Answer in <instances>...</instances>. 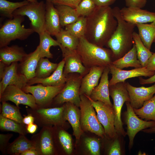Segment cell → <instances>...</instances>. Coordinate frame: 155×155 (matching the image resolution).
Listing matches in <instances>:
<instances>
[{
    "label": "cell",
    "instance_id": "24",
    "mask_svg": "<svg viewBox=\"0 0 155 155\" xmlns=\"http://www.w3.org/2000/svg\"><path fill=\"white\" fill-rule=\"evenodd\" d=\"M41 58L38 46L33 52L28 54L24 60L18 64V71L28 81L35 78L38 63Z\"/></svg>",
    "mask_w": 155,
    "mask_h": 155
},
{
    "label": "cell",
    "instance_id": "38",
    "mask_svg": "<svg viewBox=\"0 0 155 155\" xmlns=\"http://www.w3.org/2000/svg\"><path fill=\"white\" fill-rule=\"evenodd\" d=\"M28 0L19 2H12L7 0H0V15L1 16L11 19L13 13L17 9L27 4Z\"/></svg>",
    "mask_w": 155,
    "mask_h": 155
},
{
    "label": "cell",
    "instance_id": "55",
    "mask_svg": "<svg viewBox=\"0 0 155 155\" xmlns=\"http://www.w3.org/2000/svg\"><path fill=\"white\" fill-rule=\"evenodd\" d=\"M154 150H155V147H154Z\"/></svg>",
    "mask_w": 155,
    "mask_h": 155
},
{
    "label": "cell",
    "instance_id": "31",
    "mask_svg": "<svg viewBox=\"0 0 155 155\" xmlns=\"http://www.w3.org/2000/svg\"><path fill=\"white\" fill-rule=\"evenodd\" d=\"M57 10L61 26L64 27L77 21L80 16L75 9L63 5H54Z\"/></svg>",
    "mask_w": 155,
    "mask_h": 155
},
{
    "label": "cell",
    "instance_id": "37",
    "mask_svg": "<svg viewBox=\"0 0 155 155\" xmlns=\"http://www.w3.org/2000/svg\"><path fill=\"white\" fill-rule=\"evenodd\" d=\"M58 65V64L50 61L48 58H41L38 63L35 77L44 78L49 77L56 69Z\"/></svg>",
    "mask_w": 155,
    "mask_h": 155
},
{
    "label": "cell",
    "instance_id": "16",
    "mask_svg": "<svg viewBox=\"0 0 155 155\" xmlns=\"http://www.w3.org/2000/svg\"><path fill=\"white\" fill-rule=\"evenodd\" d=\"M59 47L65 61L63 71L64 76L66 77L69 73H79L81 76L84 75L87 69L83 64L76 50L64 47L61 44Z\"/></svg>",
    "mask_w": 155,
    "mask_h": 155
},
{
    "label": "cell",
    "instance_id": "3",
    "mask_svg": "<svg viewBox=\"0 0 155 155\" xmlns=\"http://www.w3.org/2000/svg\"><path fill=\"white\" fill-rule=\"evenodd\" d=\"M76 50L87 69L94 66L108 67L113 61L110 49L90 42L84 36L79 38Z\"/></svg>",
    "mask_w": 155,
    "mask_h": 155
},
{
    "label": "cell",
    "instance_id": "27",
    "mask_svg": "<svg viewBox=\"0 0 155 155\" xmlns=\"http://www.w3.org/2000/svg\"><path fill=\"white\" fill-rule=\"evenodd\" d=\"M25 135L19 134L13 142L10 143L7 149L6 154L20 155L28 150L35 148L32 141L28 139Z\"/></svg>",
    "mask_w": 155,
    "mask_h": 155
},
{
    "label": "cell",
    "instance_id": "30",
    "mask_svg": "<svg viewBox=\"0 0 155 155\" xmlns=\"http://www.w3.org/2000/svg\"><path fill=\"white\" fill-rule=\"evenodd\" d=\"M136 26L142 41L145 46L150 50L155 38V21L150 24H138Z\"/></svg>",
    "mask_w": 155,
    "mask_h": 155
},
{
    "label": "cell",
    "instance_id": "50",
    "mask_svg": "<svg viewBox=\"0 0 155 155\" xmlns=\"http://www.w3.org/2000/svg\"><path fill=\"white\" fill-rule=\"evenodd\" d=\"M38 125L34 123L26 125V127L28 133L33 134L36 132L37 128Z\"/></svg>",
    "mask_w": 155,
    "mask_h": 155
},
{
    "label": "cell",
    "instance_id": "8",
    "mask_svg": "<svg viewBox=\"0 0 155 155\" xmlns=\"http://www.w3.org/2000/svg\"><path fill=\"white\" fill-rule=\"evenodd\" d=\"M80 98L82 128L84 131H90L103 138L105 136L104 128L98 120L94 107L85 95H80Z\"/></svg>",
    "mask_w": 155,
    "mask_h": 155
},
{
    "label": "cell",
    "instance_id": "53",
    "mask_svg": "<svg viewBox=\"0 0 155 155\" xmlns=\"http://www.w3.org/2000/svg\"><path fill=\"white\" fill-rule=\"evenodd\" d=\"M142 131L147 133H155V127L147 128L143 130Z\"/></svg>",
    "mask_w": 155,
    "mask_h": 155
},
{
    "label": "cell",
    "instance_id": "32",
    "mask_svg": "<svg viewBox=\"0 0 155 155\" xmlns=\"http://www.w3.org/2000/svg\"><path fill=\"white\" fill-rule=\"evenodd\" d=\"M40 42L38 45L41 57L52 58L53 55L50 51L52 46H59L60 44L56 40L54 39L46 30L39 34Z\"/></svg>",
    "mask_w": 155,
    "mask_h": 155
},
{
    "label": "cell",
    "instance_id": "43",
    "mask_svg": "<svg viewBox=\"0 0 155 155\" xmlns=\"http://www.w3.org/2000/svg\"><path fill=\"white\" fill-rule=\"evenodd\" d=\"M84 142L86 148L91 154H100V146L99 140L94 138L87 137L85 139Z\"/></svg>",
    "mask_w": 155,
    "mask_h": 155
},
{
    "label": "cell",
    "instance_id": "36",
    "mask_svg": "<svg viewBox=\"0 0 155 155\" xmlns=\"http://www.w3.org/2000/svg\"><path fill=\"white\" fill-rule=\"evenodd\" d=\"M55 36L56 40L63 47L72 50H76L79 43V38L62 28Z\"/></svg>",
    "mask_w": 155,
    "mask_h": 155
},
{
    "label": "cell",
    "instance_id": "49",
    "mask_svg": "<svg viewBox=\"0 0 155 155\" xmlns=\"http://www.w3.org/2000/svg\"><path fill=\"white\" fill-rule=\"evenodd\" d=\"M139 80L140 83L142 85L155 83V73L148 79H144L140 77Z\"/></svg>",
    "mask_w": 155,
    "mask_h": 155
},
{
    "label": "cell",
    "instance_id": "34",
    "mask_svg": "<svg viewBox=\"0 0 155 155\" xmlns=\"http://www.w3.org/2000/svg\"><path fill=\"white\" fill-rule=\"evenodd\" d=\"M133 109L139 117L146 121H155V94L151 98L144 102L141 107Z\"/></svg>",
    "mask_w": 155,
    "mask_h": 155
},
{
    "label": "cell",
    "instance_id": "2",
    "mask_svg": "<svg viewBox=\"0 0 155 155\" xmlns=\"http://www.w3.org/2000/svg\"><path fill=\"white\" fill-rule=\"evenodd\" d=\"M113 14L118 24L117 28L106 45L113 53V61L123 56L133 47V34L136 25L125 21L118 7L112 8Z\"/></svg>",
    "mask_w": 155,
    "mask_h": 155
},
{
    "label": "cell",
    "instance_id": "13",
    "mask_svg": "<svg viewBox=\"0 0 155 155\" xmlns=\"http://www.w3.org/2000/svg\"><path fill=\"white\" fill-rule=\"evenodd\" d=\"M18 67V62H15L5 67L2 75L0 77V96L9 85H14L22 89L28 85V80L19 72Z\"/></svg>",
    "mask_w": 155,
    "mask_h": 155
},
{
    "label": "cell",
    "instance_id": "44",
    "mask_svg": "<svg viewBox=\"0 0 155 155\" xmlns=\"http://www.w3.org/2000/svg\"><path fill=\"white\" fill-rule=\"evenodd\" d=\"M13 135L12 133L0 134V150L3 154H6L9 140Z\"/></svg>",
    "mask_w": 155,
    "mask_h": 155
},
{
    "label": "cell",
    "instance_id": "12",
    "mask_svg": "<svg viewBox=\"0 0 155 155\" xmlns=\"http://www.w3.org/2000/svg\"><path fill=\"white\" fill-rule=\"evenodd\" d=\"M82 78L81 75L67 78L63 88L52 102L61 104L69 102L80 107L81 102L80 90Z\"/></svg>",
    "mask_w": 155,
    "mask_h": 155
},
{
    "label": "cell",
    "instance_id": "47",
    "mask_svg": "<svg viewBox=\"0 0 155 155\" xmlns=\"http://www.w3.org/2000/svg\"><path fill=\"white\" fill-rule=\"evenodd\" d=\"M97 7L110 6L114 4L116 0H92Z\"/></svg>",
    "mask_w": 155,
    "mask_h": 155
},
{
    "label": "cell",
    "instance_id": "29",
    "mask_svg": "<svg viewBox=\"0 0 155 155\" xmlns=\"http://www.w3.org/2000/svg\"><path fill=\"white\" fill-rule=\"evenodd\" d=\"M62 127L54 126L53 137L57 140L61 147L66 153L70 154L72 150V143L71 135Z\"/></svg>",
    "mask_w": 155,
    "mask_h": 155
},
{
    "label": "cell",
    "instance_id": "10",
    "mask_svg": "<svg viewBox=\"0 0 155 155\" xmlns=\"http://www.w3.org/2000/svg\"><path fill=\"white\" fill-rule=\"evenodd\" d=\"M85 95L89 100L96 112L98 120L104 128L105 136L108 139L113 138L117 133L114 125L115 114L113 107L101 101H95L90 96Z\"/></svg>",
    "mask_w": 155,
    "mask_h": 155
},
{
    "label": "cell",
    "instance_id": "11",
    "mask_svg": "<svg viewBox=\"0 0 155 155\" xmlns=\"http://www.w3.org/2000/svg\"><path fill=\"white\" fill-rule=\"evenodd\" d=\"M64 86H44L38 84L34 86L27 85L22 90L26 93H30L32 95L38 106L48 107Z\"/></svg>",
    "mask_w": 155,
    "mask_h": 155
},
{
    "label": "cell",
    "instance_id": "21",
    "mask_svg": "<svg viewBox=\"0 0 155 155\" xmlns=\"http://www.w3.org/2000/svg\"><path fill=\"white\" fill-rule=\"evenodd\" d=\"M65 61L64 59L58 64L56 69L49 77L44 78H33L28 81V85L40 84L44 86H61L65 85L67 79L63 73Z\"/></svg>",
    "mask_w": 155,
    "mask_h": 155
},
{
    "label": "cell",
    "instance_id": "18",
    "mask_svg": "<svg viewBox=\"0 0 155 155\" xmlns=\"http://www.w3.org/2000/svg\"><path fill=\"white\" fill-rule=\"evenodd\" d=\"M120 11L123 20L135 25L155 21V12L142 8L125 7Z\"/></svg>",
    "mask_w": 155,
    "mask_h": 155
},
{
    "label": "cell",
    "instance_id": "1",
    "mask_svg": "<svg viewBox=\"0 0 155 155\" xmlns=\"http://www.w3.org/2000/svg\"><path fill=\"white\" fill-rule=\"evenodd\" d=\"M84 37L89 42L103 47L115 31L117 22L110 6H96L93 11L86 17Z\"/></svg>",
    "mask_w": 155,
    "mask_h": 155
},
{
    "label": "cell",
    "instance_id": "33",
    "mask_svg": "<svg viewBox=\"0 0 155 155\" xmlns=\"http://www.w3.org/2000/svg\"><path fill=\"white\" fill-rule=\"evenodd\" d=\"M133 37L136 48L138 59L142 67H146L148 61L153 53L145 46L138 33L134 31Z\"/></svg>",
    "mask_w": 155,
    "mask_h": 155
},
{
    "label": "cell",
    "instance_id": "52",
    "mask_svg": "<svg viewBox=\"0 0 155 155\" xmlns=\"http://www.w3.org/2000/svg\"><path fill=\"white\" fill-rule=\"evenodd\" d=\"M20 155H39V154L35 148H33L24 152Z\"/></svg>",
    "mask_w": 155,
    "mask_h": 155
},
{
    "label": "cell",
    "instance_id": "46",
    "mask_svg": "<svg viewBox=\"0 0 155 155\" xmlns=\"http://www.w3.org/2000/svg\"><path fill=\"white\" fill-rule=\"evenodd\" d=\"M126 7L142 8L146 5L147 0H124Z\"/></svg>",
    "mask_w": 155,
    "mask_h": 155
},
{
    "label": "cell",
    "instance_id": "5",
    "mask_svg": "<svg viewBox=\"0 0 155 155\" xmlns=\"http://www.w3.org/2000/svg\"><path fill=\"white\" fill-rule=\"evenodd\" d=\"M64 106L58 107H44L38 106L26 109L27 114L33 116L34 122L38 126L43 127L59 126L63 127L65 123L63 117Z\"/></svg>",
    "mask_w": 155,
    "mask_h": 155
},
{
    "label": "cell",
    "instance_id": "22",
    "mask_svg": "<svg viewBox=\"0 0 155 155\" xmlns=\"http://www.w3.org/2000/svg\"><path fill=\"white\" fill-rule=\"evenodd\" d=\"M105 67L94 66L82 78L80 94L90 96L94 89L98 85L99 80Z\"/></svg>",
    "mask_w": 155,
    "mask_h": 155
},
{
    "label": "cell",
    "instance_id": "15",
    "mask_svg": "<svg viewBox=\"0 0 155 155\" xmlns=\"http://www.w3.org/2000/svg\"><path fill=\"white\" fill-rule=\"evenodd\" d=\"M30 140L39 155H52L55 154L52 127H42L38 133L32 136Z\"/></svg>",
    "mask_w": 155,
    "mask_h": 155
},
{
    "label": "cell",
    "instance_id": "17",
    "mask_svg": "<svg viewBox=\"0 0 155 155\" xmlns=\"http://www.w3.org/2000/svg\"><path fill=\"white\" fill-rule=\"evenodd\" d=\"M125 85L130 98V103L133 108L141 107L145 101L151 98L155 94V84L145 87H137L125 82Z\"/></svg>",
    "mask_w": 155,
    "mask_h": 155
},
{
    "label": "cell",
    "instance_id": "48",
    "mask_svg": "<svg viewBox=\"0 0 155 155\" xmlns=\"http://www.w3.org/2000/svg\"><path fill=\"white\" fill-rule=\"evenodd\" d=\"M146 67L149 71H155V53H153L149 59Z\"/></svg>",
    "mask_w": 155,
    "mask_h": 155
},
{
    "label": "cell",
    "instance_id": "19",
    "mask_svg": "<svg viewBox=\"0 0 155 155\" xmlns=\"http://www.w3.org/2000/svg\"><path fill=\"white\" fill-rule=\"evenodd\" d=\"M109 67L112 78L109 81V86L120 82H124L127 79L144 76L150 77L155 73V71L148 70L146 67L135 68L126 70L118 68L112 64Z\"/></svg>",
    "mask_w": 155,
    "mask_h": 155
},
{
    "label": "cell",
    "instance_id": "26",
    "mask_svg": "<svg viewBox=\"0 0 155 155\" xmlns=\"http://www.w3.org/2000/svg\"><path fill=\"white\" fill-rule=\"evenodd\" d=\"M27 54L22 47L7 45L0 48V62L8 66L14 62H22Z\"/></svg>",
    "mask_w": 155,
    "mask_h": 155
},
{
    "label": "cell",
    "instance_id": "28",
    "mask_svg": "<svg viewBox=\"0 0 155 155\" xmlns=\"http://www.w3.org/2000/svg\"><path fill=\"white\" fill-rule=\"evenodd\" d=\"M112 64L116 67L121 69L129 67L135 68L142 67L137 58L134 43L129 51L122 57L113 61Z\"/></svg>",
    "mask_w": 155,
    "mask_h": 155
},
{
    "label": "cell",
    "instance_id": "23",
    "mask_svg": "<svg viewBox=\"0 0 155 155\" xmlns=\"http://www.w3.org/2000/svg\"><path fill=\"white\" fill-rule=\"evenodd\" d=\"M109 73V66L106 67L101 76L99 84L93 90L90 97L95 101H101L113 107L109 98L108 79V75Z\"/></svg>",
    "mask_w": 155,
    "mask_h": 155
},
{
    "label": "cell",
    "instance_id": "7",
    "mask_svg": "<svg viewBox=\"0 0 155 155\" xmlns=\"http://www.w3.org/2000/svg\"><path fill=\"white\" fill-rule=\"evenodd\" d=\"M125 82H120L109 86L110 95L113 102V108L115 114L114 125L116 133L124 137L127 135L123 127L121 118L123 106L125 102H130V98L125 85Z\"/></svg>",
    "mask_w": 155,
    "mask_h": 155
},
{
    "label": "cell",
    "instance_id": "39",
    "mask_svg": "<svg viewBox=\"0 0 155 155\" xmlns=\"http://www.w3.org/2000/svg\"><path fill=\"white\" fill-rule=\"evenodd\" d=\"M1 110V115L3 116L9 118L18 123L24 124L23 117L20 112L19 107L12 105L7 102H2Z\"/></svg>",
    "mask_w": 155,
    "mask_h": 155
},
{
    "label": "cell",
    "instance_id": "14",
    "mask_svg": "<svg viewBox=\"0 0 155 155\" xmlns=\"http://www.w3.org/2000/svg\"><path fill=\"white\" fill-rule=\"evenodd\" d=\"M10 101L19 107L22 104L34 108L37 106L35 99L32 94H26L21 89L14 85H10L6 88L0 96V101Z\"/></svg>",
    "mask_w": 155,
    "mask_h": 155
},
{
    "label": "cell",
    "instance_id": "42",
    "mask_svg": "<svg viewBox=\"0 0 155 155\" xmlns=\"http://www.w3.org/2000/svg\"><path fill=\"white\" fill-rule=\"evenodd\" d=\"M96 7L92 0H81L75 9L80 16L86 17L93 11Z\"/></svg>",
    "mask_w": 155,
    "mask_h": 155
},
{
    "label": "cell",
    "instance_id": "4",
    "mask_svg": "<svg viewBox=\"0 0 155 155\" xmlns=\"http://www.w3.org/2000/svg\"><path fill=\"white\" fill-rule=\"evenodd\" d=\"M24 20V16L17 15L4 23L0 28V48L8 45L16 39L25 40L34 32L31 28H26L22 26Z\"/></svg>",
    "mask_w": 155,
    "mask_h": 155
},
{
    "label": "cell",
    "instance_id": "41",
    "mask_svg": "<svg viewBox=\"0 0 155 155\" xmlns=\"http://www.w3.org/2000/svg\"><path fill=\"white\" fill-rule=\"evenodd\" d=\"M123 136L116 133L113 139L108 152L109 155H121L124 153Z\"/></svg>",
    "mask_w": 155,
    "mask_h": 155
},
{
    "label": "cell",
    "instance_id": "51",
    "mask_svg": "<svg viewBox=\"0 0 155 155\" xmlns=\"http://www.w3.org/2000/svg\"><path fill=\"white\" fill-rule=\"evenodd\" d=\"M34 122V118L30 114H27V115L23 117V122L26 125L33 123Z\"/></svg>",
    "mask_w": 155,
    "mask_h": 155
},
{
    "label": "cell",
    "instance_id": "35",
    "mask_svg": "<svg viewBox=\"0 0 155 155\" xmlns=\"http://www.w3.org/2000/svg\"><path fill=\"white\" fill-rule=\"evenodd\" d=\"M26 125L0 115V129L2 131H10L26 135L27 133Z\"/></svg>",
    "mask_w": 155,
    "mask_h": 155
},
{
    "label": "cell",
    "instance_id": "54",
    "mask_svg": "<svg viewBox=\"0 0 155 155\" xmlns=\"http://www.w3.org/2000/svg\"><path fill=\"white\" fill-rule=\"evenodd\" d=\"M154 42H155V38L154 40Z\"/></svg>",
    "mask_w": 155,
    "mask_h": 155
},
{
    "label": "cell",
    "instance_id": "40",
    "mask_svg": "<svg viewBox=\"0 0 155 155\" xmlns=\"http://www.w3.org/2000/svg\"><path fill=\"white\" fill-rule=\"evenodd\" d=\"M86 24V17L80 16L75 22L65 26V29L75 37L84 36Z\"/></svg>",
    "mask_w": 155,
    "mask_h": 155
},
{
    "label": "cell",
    "instance_id": "25",
    "mask_svg": "<svg viewBox=\"0 0 155 155\" xmlns=\"http://www.w3.org/2000/svg\"><path fill=\"white\" fill-rule=\"evenodd\" d=\"M45 29L51 35L55 36L62 28L59 16L54 5L46 1Z\"/></svg>",
    "mask_w": 155,
    "mask_h": 155
},
{
    "label": "cell",
    "instance_id": "20",
    "mask_svg": "<svg viewBox=\"0 0 155 155\" xmlns=\"http://www.w3.org/2000/svg\"><path fill=\"white\" fill-rule=\"evenodd\" d=\"M64 108L63 117L65 120L67 121L71 125L78 143L82 134L83 131L80 123V112L78 106L74 104L67 102L63 104Z\"/></svg>",
    "mask_w": 155,
    "mask_h": 155
},
{
    "label": "cell",
    "instance_id": "9",
    "mask_svg": "<svg viewBox=\"0 0 155 155\" xmlns=\"http://www.w3.org/2000/svg\"><path fill=\"white\" fill-rule=\"evenodd\" d=\"M126 111L124 114V121L127 126V135L129 137L128 147L131 150L136 134L144 129L155 127V121H144L140 119L135 113L129 102H126Z\"/></svg>",
    "mask_w": 155,
    "mask_h": 155
},
{
    "label": "cell",
    "instance_id": "6",
    "mask_svg": "<svg viewBox=\"0 0 155 155\" xmlns=\"http://www.w3.org/2000/svg\"><path fill=\"white\" fill-rule=\"evenodd\" d=\"M28 0L29 3L16 10L13 15L27 16L31 22L30 28L39 34L45 30V3L43 1Z\"/></svg>",
    "mask_w": 155,
    "mask_h": 155
},
{
    "label": "cell",
    "instance_id": "45",
    "mask_svg": "<svg viewBox=\"0 0 155 155\" xmlns=\"http://www.w3.org/2000/svg\"><path fill=\"white\" fill-rule=\"evenodd\" d=\"M81 0H46L54 5H63L75 9Z\"/></svg>",
    "mask_w": 155,
    "mask_h": 155
}]
</instances>
